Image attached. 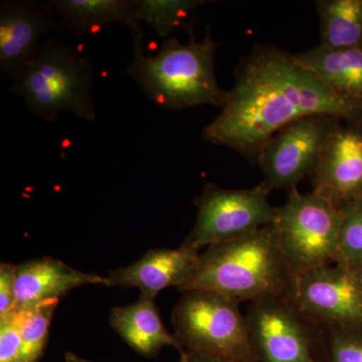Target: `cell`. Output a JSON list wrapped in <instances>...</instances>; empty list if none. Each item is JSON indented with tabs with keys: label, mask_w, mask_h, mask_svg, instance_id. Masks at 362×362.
Returning <instances> with one entry per match:
<instances>
[{
	"label": "cell",
	"mask_w": 362,
	"mask_h": 362,
	"mask_svg": "<svg viewBox=\"0 0 362 362\" xmlns=\"http://www.w3.org/2000/svg\"><path fill=\"white\" fill-rule=\"evenodd\" d=\"M311 115L362 122V103L331 90L294 54L259 47L238 66L235 86L202 137L256 158L272 136Z\"/></svg>",
	"instance_id": "cell-1"
},
{
	"label": "cell",
	"mask_w": 362,
	"mask_h": 362,
	"mask_svg": "<svg viewBox=\"0 0 362 362\" xmlns=\"http://www.w3.org/2000/svg\"><path fill=\"white\" fill-rule=\"evenodd\" d=\"M187 30L190 37L187 42L181 44L169 37L157 54H145L143 39L134 40L127 74L163 110H185L202 105L221 109L228 92L221 89L214 70L218 44L209 30L201 42L195 40L192 26Z\"/></svg>",
	"instance_id": "cell-2"
},
{
	"label": "cell",
	"mask_w": 362,
	"mask_h": 362,
	"mask_svg": "<svg viewBox=\"0 0 362 362\" xmlns=\"http://www.w3.org/2000/svg\"><path fill=\"white\" fill-rule=\"evenodd\" d=\"M292 273L272 225L244 237L213 245L199 254L181 292L206 290L238 302L284 297Z\"/></svg>",
	"instance_id": "cell-3"
},
{
	"label": "cell",
	"mask_w": 362,
	"mask_h": 362,
	"mask_svg": "<svg viewBox=\"0 0 362 362\" xmlns=\"http://www.w3.org/2000/svg\"><path fill=\"white\" fill-rule=\"evenodd\" d=\"M93 80L89 59L51 37L13 81L11 92L33 115L47 122H54L63 112L92 122L97 117Z\"/></svg>",
	"instance_id": "cell-4"
},
{
	"label": "cell",
	"mask_w": 362,
	"mask_h": 362,
	"mask_svg": "<svg viewBox=\"0 0 362 362\" xmlns=\"http://www.w3.org/2000/svg\"><path fill=\"white\" fill-rule=\"evenodd\" d=\"M182 293L173 324L183 349L228 362H259L240 302L206 290Z\"/></svg>",
	"instance_id": "cell-5"
},
{
	"label": "cell",
	"mask_w": 362,
	"mask_h": 362,
	"mask_svg": "<svg viewBox=\"0 0 362 362\" xmlns=\"http://www.w3.org/2000/svg\"><path fill=\"white\" fill-rule=\"evenodd\" d=\"M342 218L339 206L315 192H289L272 226L292 276L333 263Z\"/></svg>",
	"instance_id": "cell-6"
},
{
	"label": "cell",
	"mask_w": 362,
	"mask_h": 362,
	"mask_svg": "<svg viewBox=\"0 0 362 362\" xmlns=\"http://www.w3.org/2000/svg\"><path fill=\"white\" fill-rule=\"evenodd\" d=\"M268 195L262 185L252 189H226L209 183L194 199L197 221L182 246L199 252L272 225L276 207L271 206Z\"/></svg>",
	"instance_id": "cell-7"
},
{
	"label": "cell",
	"mask_w": 362,
	"mask_h": 362,
	"mask_svg": "<svg viewBox=\"0 0 362 362\" xmlns=\"http://www.w3.org/2000/svg\"><path fill=\"white\" fill-rule=\"evenodd\" d=\"M311 325L362 328V278L326 265L292 276L284 296Z\"/></svg>",
	"instance_id": "cell-8"
},
{
	"label": "cell",
	"mask_w": 362,
	"mask_h": 362,
	"mask_svg": "<svg viewBox=\"0 0 362 362\" xmlns=\"http://www.w3.org/2000/svg\"><path fill=\"white\" fill-rule=\"evenodd\" d=\"M340 121L327 115L306 116L272 136L256 157L265 175L262 187L269 192L296 189L300 181L313 175L326 143Z\"/></svg>",
	"instance_id": "cell-9"
},
{
	"label": "cell",
	"mask_w": 362,
	"mask_h": 362,
	"mask_svg": "<svg viewBox=\"0 0 362 362\" xmlns=\"http://www.w3.org/2000/svg\"><path fill=\"white\" fill-rule=\"evenodd\" d=\"M246 318L259 362H319L311 324L285 297L252 302Z\"/></svg>",
	"instance_id": "cell-10"
},
{
	"label": "cell",
	"mask_w": 362,
	"mask_h": 362,
	"mask_svg": "<svg viewBox=\"0 0 362 362\" xmlns=\"http://www.w3.org/2000/svg\"><path fill=\"white\" fill-rule=\"evenodd\" d=\"M49 2L30 0L2 1L0 6V69L16 80L30 63L45 33L58 26Z\"/></svg>",
	"instance_id": "cell-11"
},
{
	"label": "cell",
	"mask_w": 362,
	"mask_h": 362,
	"mask_svg": "<svg viewBox=\"0 0 362 362\" xmlns=\"http://www.w3.org/2000/svg\"><path fill=\"white\" fill-rule=\"evenodd\" d=\"M312 176L313 192L341 206L362 199V129L340 123Z\"/></svg>",
	"instance_id": "cell-12"
},
{
	"label": "cell",
	"mask_w": 362,
	"mask_h": 362,
	"mask_svg": "<svg viewBox=\"0 0 362 362\" xmlns=\"http://www.w3.org/2000/svg\"><path fill=\"white\" fill-rule=\"evenodd\" d=\"M199 252L189 247L150 250L131 265L109 272L107 287L138 288L141 296L156 299L169 287L182 289L192 277Z\"/></svg>",
	"instance_id": "cell-13"
},
{
	"label": "cell",
	"mask_w": 362,
	"mask_h": 362,
	"mask_svg": "<svg viewBox=\"0 0 362 362\" xmlns=\"http://www.w3.org/2000/svg\"><path fill=\"white\" fill-rule=\"evenodd\" d=\"M108 284L106 277L84 273L59 259L42 257L16 266L13 311L33 308L51 300L59 299L84 285Z\"/></svg>",
	"instance_id": "cell-14"
},
{
	"label": "cell",
	"mask_w": 362,
	"mask_h": 362,
	"mask_svg": "<svg viewBox=\"0 0 362 362\" xmlns=\"http://www.w3.org/2000/svg\"><path fill=\"white\" fill-rule=\"evenodd\" d=\"M61 26L76 37L95 35L107 25H123L133 37L143 39L144 33L135 18L133 0H54L49 1Z\"/></svg>",
	"instance_id": "cell-15"
},
{
	"label": "cell",
	"mask_w": 362,
	"mask_h": 362,
	"mask_svg": "<svg viewBox=\"0 0 362 362\" xmlns=\"http://www.w3.org/2000/svg\"><path fill=\"white\" fill-rule=\"evenodd\" d=\"M154 300L140 296L135 303L112 309L111 327L142 356H156L164 346L175 347L181 354L185 349L175 334L162 323Z\"/></svg>",
	"instance_id": "cell-16"
},
{
	"label": "cell",
	"mask_w": 362,
	"mask_h": 362,
	"mask_svg": "<svg viewBox=\"0 0 362 362\" xmlns=\"http://www.w3.org/2000/svg\"><path fill=\"white\" fill-rule=\"evenodd\" d=\"M294 57L331 90L362 103V47L329 49L318 45Z\"/></svg>",
	"instance_id": "cell-17"
},
{
	"label": "cell",
	"mask_w": 362,
	"mask_h": 362,
	"mask_svg": "<svg viewBox=\"0 0 362 362\" xmlns=\"http://www.w3.org/2000/svg\"><path fill=\"white\" fill-rule=\"evenodd\" d=\"M321 47L329 49L362 47V0L316 2Z\"/></svg>",
	"instance_id": "cell-18"
},
{
	"label": "cell",
	"mask_w": 362,
	"mask_h": 362,
	"mask_svg": "<svg viewBox=\"0 0 362 362\" xmlns=\"http://www.w3.org/2000/svg\"><path fill=\"white\" fill-rule=\"evenodd\" d=\"M206 1L199 0H133L136 20L146 23L160 37H170Z\"/></svg>",
	"instance_id": "cell-19"
},
{
	"label": "cell",
	"mask_w": 362,
	"mask_h": 362,
	"mask_svg": "<svg viewBox=\"0 0 362 362\" xmlns=\"http://www.w3.org/2000/svg\"><path fill=\"white\" fill-rule=\"evenodd\" d=\"M339 207L342 225L333 263L362 278V199Z\"/></svg>",
	"instance_id": "cell-20"
},
{
	"label": "cell",
	"mask_w": 362,
	"mask_h": 362,
	"mask_svg": "<svg viewBox=\"0 0 362 362\" xmlns=\"http://www.w3.org/2000/svg\"><path fill=\"white\" fill-rule=\"evenodd\" d=\"M59 303V299L51 300L16 311L21 316L23 362H39L47 346L49 326Z\"/></svg>",
	"instance_id": "cell-21"
},
{
	"label": "cell",
	"mask_w": 362,
	"mask_h": 362,
	"mask_svg": "<svg viewBox=\"0 0 362 362\" xmlns=\"http://www.w3.org/2000/svg\"><path fill=\"white\" fill-rule=\"evenodd\" d=\"M323 331V362H362V328Z\"/></svg>",
	"instance_id": "cell-22"
},
{
	"label": "cell",
	"mask_w": 362,
	"mask_h": 362,
	"mask_svg": "<svg viewBox=\"0 0 362 362\" xmlns=\"http://www.w3.org/2000/svg\"><path fill=\"white\" fill-rule=\"evenodd\" d=\"M20 313L0 319V362H23Z\"/></svg>",
	"instance_id": "cell-23"
},
{
	"label": "cell",
	"mask_w": 362,
	"mask_h": 362,
	"mask_svg": "<svg viewBox=\"0 0 362 362\" xmlns=\"http://www.w3.org/2000/svg\"><path fill=\"white\" fill-rule=\"evenodd\" d=\"M16 265L1 263L0 265V319L13 313L16 303Z\"/></svg>",
	"instance_id": "cell-24"
},
{
	"label": "cell",
	"mask_w": 362,
	"mask_h": 362,
	"mask_svg": "<svg viewBox=\"0 0 362 362\" xmlns=\"http://www.w3.org/2000/svg\"><path fill=\"white\" fill-rule=\"evenodd\" d=\"M180 362H228L218 357L207 356V354H199V352L185 350L180 354Z\"/></svg>",
	"instance_id": "cell-25"
},
{
	"label": "cell",
	"mask_w": 362,
	"mask_h": 362,
	"mask_svg": "<svg viewBox=\"0 0 362 362\" xmlns=\"http://www.w3.org/2000/svg\"><path fill=\"white\" fill-rule=\"evenodd\" d=\"M65 359L66 362H95L89 361V359L83 358V357H80L71 351L66 352Z\"/></svg>",
	"instance_id": "cell-26"
}]
</instances>
